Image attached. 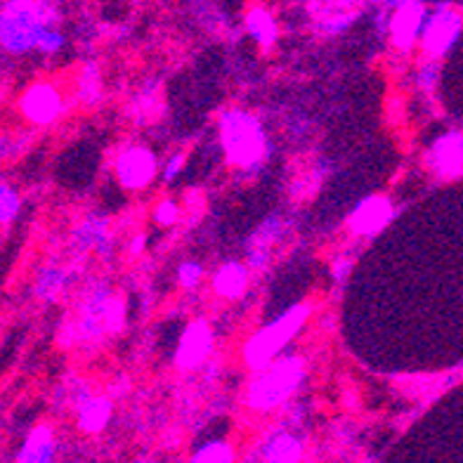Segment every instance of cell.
Masks as SVG:
<instances>
[{
	"label": "cell",
	"mask_w": 463,
	"mask_h": 463,
	"mask_svg": "<svg viewBox=\"0 0 463 463\" xmlns=\"http://www.w3.org/2000/svg\"><path fill=\"white\" fill-rule=\"evenodd\" d=\"M50 5L45 0H7L0 13V43L13 52L38 45L48 33Z\"/></svg>",
	"instance_id": "cell-1"
},
{
	"label": "cell",
	"mask_w": 463,
	"mask_h": 463,
	"mask_svg": "<svg viewBox=\"0 0 463 463\" xmlns=\"http://www.w3.org/2000/svg\"><path fill=\"white\" fill-rule=\"evenodd\" d=\"M222 145L232 164H256L265 152V135L260 123L244 111H230L222 118Z\"/></svg>",
	"instance_id": "cell-2"
},
{
	"label": "cell",
	"mask_w": 463,
	"mask_h": 463,
	"mask_svg": "<svg viewBox=\"0 0 463 463\" xmlns=\"http://www.w3.org/2000/svg\"><path fill=\"white\" fill-rule=\"evenodd\" d=\"M300 378H303V364L300 360H281L275 366H269L268 372L258 378L256 383L250 385L249 404L256 409L277 407L293 395L298 388Z\"/></svg>",
	"instance_id": "cell-3"
},
{
	"label": "cell",
	"mask_w": 463,
	"mask_h": 463,
	"mask_svg": "<svg viewBox=\"0 0 463 463\" xmlns=\"http://www.w3.org/2000/svg\"><path fill=\"white\" fill-rule=\"evenodd\" d=\"M307 315H310V307L307 305H298L296 310L287 312L279 322H275L272 326H268L265 331L253 335L249 345H246V362L250 366H262L265 362L272 360L281 347H284V343L291 341L296 331L303 326Z\"/></svg>",
	"instance_id": "cell-4"
},
{
	"label": "cell",
	"mask_w": 463,
	"mask_h": 463,
	"mask_svg": "<svg viewBox=\"0 0 463 463\" xmlns=\"http://www.w3.org/2000/svg\"><path fill=\"white\" fill-rule=\"evenodd\" d=\"M458 31H461V17L454 10H442L430 19V24L426 26L423 33V45L428 52L433 55H442L449 50V45L457 41Z\"/></svg>",
	"instance_id": "cell-5"
},
{
	"label": "cell",
	"mask_w": 463,
	"mask_h": 463,
	"mask_svg": "<svg viewBox=\"0 0 463 463\" xmlns=\"http://www.w3.org/2000/svg\"><path fill=\"white\" fill-rule=\"evenodd\" d=\"M154 156L146 149H130L118 159V177L130 189L145 187L154 175Z\"/></svg>",
	"instance_id": "cell-6"
},
{
	"label": "cell",
	"mask_w": 463,
	"mask_h": 463,
	"mask_svg": "<svg viewBox=\"0 0 463 463\" xmlns=\"http://www.w3.org/2000/svg\"><path fill=\"white\" fill-rule=\"evenodd\" d=\"M392 218V208L388 199L383 196H372L366 199L357 211H354L353 220H350V227L357 234H373L381 227H385Z\"/></svg>",
	"instance_id": "cell-7"
},
{
	"label": "cell",
	"mask_w": 463,
	"mask_h": 463,
	"mask_svg": "<svg viewBox=\"0 0 463 463\" xmlns=\"http://www.w3.org/2000/svg\"><path fill=\"white\" fill-rule=\"evenodd\" d=\"M22 109H24V114L29 116L31 121L48 123L60 114L61 99L50 86H36V88H31V90L24 95Z\"/></svg>",
	"instance_id": "cell-8"
},
{
	"label": "cell",
	"mask_w": 463,
	"mask_h": 463,
	"mask_svg": "<svg viewBox=\"0 0 463 463\" xmlns=\"http://www.w3.org/2000/svg\"><path fill=\"white\" fill-rule=\"evenodd\" d=\"M211 350V329L203 322L192 324L187 334L183 335L180 350H177V364L183 369L196 366Z\"/></svg>",
	"instance_id": "cell-9"
},
{
	"label": "cell",
	"mask_w": 463,
	"mask_h": 463,
	"mask_svg": "<svg viewBox=\"0 0 463 463\" xmlns=\"http://www.w3.org/2000/svg\"><path fill=\"white\" fill-rule=\"evenodd\" d=\"M420 19H423V7L419 3H407L397 10L392 19V38L400 48H409L414 43L420 31Z\"/></svg>",
	"instance_id": "cell-10"
},
{
	"label": "cell",
	"mask_w": 463,
	"mask_h": 463,
	"mask_svg": "<svg viewBox=\"0 0 463 463\" xmlns=\"http://www.w3.org/2000/svg\"><path fill=\"white\" fill-rule=\"evenodd\" d=\"M433 164L445 177H457L461 173V135H447L433 149Z\"/></svg>",
	"instance_id": "cell-11"
},
{
	"label": "cell",
	"mask_w": 463,
	"mask_h": 463,
	"mask_svg": "<svg viewBox=\"0 0 463 463\" xmlns=\"http://www.w3.org/2000/svg\"><path fill=\"white\" fill-rule=\"evenodd\" d=\"M246 281H249V272L237 262H230L215 277V291L220 296H225V298H237V296L244 293Z\"/></svg>",
	"instance_id": "cell-12"
},
{
	"label": "cell",
	"mask_w": 463,
	"mask_h": 463,
	"mask_svg": "<svg viewBox=\"0 0 463 463\" xmlns=\"http://www.w3.org/2000/svg\"><path fill=\"white\" fill-rule=\"evenodd\" d=\"M50 457H52V433L50 428L41 426L31 433L29 442L19 454V461H48Z\"/></svg>",
	"instance_id": "cell-13"
},
{
	"label": "cell",
	"mask_w": 463,
	"mask_h": 463,
	"mask_svg": "<svg viewBox=\"0 0 463 463\" xmlns=\"http://www.w3.org/2000/svg\"><path fill=\"white\" fill-rule=\"evenodd\" d=\"M111 404L107 400H90L80 409V428L88 433H98L109 420Z\"/></svg>",
	"instance_id": "cell-14"
},
{
	"label": "cell",
	"mask_w": 463,
	"mask_h": 463,
	"mask_svg": "<svg viewBox=\"0 0 463 463\" xmlns=\"http://www.w3.org/2000/svg\"><path fill=\"white\" fill-rule=\"evenodd\" d=\"M249 31L256 36L258 43H262L265 48L275 43L277 26L265 10H253V13L249 14Z\"/></svg>",
	"instance_id": "cell-15"
},
{
	"label": "cell",
	"mask_w": 463,
	"mask_h": 463,
	"mask_svg": "<svg viewBox=\"0 0 463 463\" xmlns=\"http://www.w3.org/2000/svg\"><path fill=\"white\" fill-rule=\"evenodd\" d=\"M265 458L268 461H298L300 458V445L288 435H279L268 445L265 449Z\"/></svg>",
	"instance_id": "cell-16"
},
{
	"label": "cell",
	"mask_w": 463,
	"mask_h": 463,
	"mask_svg": "<svg viewBox=\"0 0 463 463\" xmlns=\"http://www.w3.org/2000/svg\"><path fill=\"white\" fill-rule=\"evenodd\" d=\"M194 461H232V449L225 445H208L196 451Z\"/></svg>",
	"instance_id": "cell-17"
},
{
	"label": "cell",
	"mask_w": 463,
	"mask_h": 463,
	"mask_svg": "<svg viewBox=\"0 0 463 463\" xmlns=\"http://www.w3.org/2000/svg\"><path fill=\"white\" fill-rule=\"evenodd\" d=\"M17 196H14L13 189L0 187V222H7V220L13 218L17 213Z\"/></svg>",
	"instance_id": "cell-18"
},
{
	"label": "cell",
	"mask_w": 463,
	"mask_h": 463,
	"mask_svg": "<svg viewBox=\"0 0 463 463\" xmlns=\"http://www.w3.org/2000/svg\"><path fill=\"white\" fill-rule=\"evenodd\" d=\"M199 277H202V268H199V265L187 262V265H183V269H180V281H183L184 287H194L196 281H199Z\"/></svg>",
	"instance_id": "cell-19"
},
{
	"label": "cell",
	"mask_w": 463,
	"mask_h": 463,
	"mask_svg": "<svg viewBox=\"0 0 463 463\" xmlns=\"http://www.w3.org/2000/svg\"><path fill=\"white\" fill-rule=\"evenodd\" d=\"M156 220H159L161 225H171V222H175L177 220V206L171 202L161 203L159 208H156Z\"/></svg>",
	"instance_id": "cell-20"
},
{
	"label": "cell",
	"mask_w": 463,
	"mask_h": 463,
	"mask_svg": "<svg viewBox=\"0 0 463 463\" xmlns=\"http://www.w3.org/2000/svg\"><path fill=\"white\" fill-rule=\"evenodd\" d=\"M180 165H183V156H177V159H173L171 165H168V171H165V177L171 180V177L175 175L177 171H180Z\"/></svg>",
	"instance_id": "cell-21"
}]
</instances>
